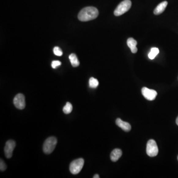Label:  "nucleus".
<instances>
[{"label": "nucleus", "mask_w": 178, "mask_h": 178, "mask_svg": "<svg viewBox=\"0 0 178 178\" xmlns=\"http://www.w3.org/2000/svg\"></svg>", "instance_id": "nucleus-22"}, {"label": "nucleus", "mask_w": 178, "mask_h": 178, "mask_svg": "<svg viewBox=\"0 0 178 178\" xmlns=\"http://www.w3.org/2000/svg\"><path fill=\"white\" fill-rule=\"evenodd\" d=\"M89 87L90 88L95 89L98 87V80H97L96 78L94 77H91L90 79H89Z\"/></svg>", "instance_id": "nucleus-15"}, {"label": "nucleus", "mask_w": 178, "mask_h": 178, "mask_svg": "<svg viewBox=\"0 0 178 178\" xmlns=\"http://www.w3.org/2000/svg\"><path fill=\"white\" fill-rule=\"evenodd\" d=\"M142 93L145 98L148 101H154L158 95V93L156 91L146 87L142 88Z\"/></svg>", "instance_id": "nucleus-7"}, {"label": "nucleus", "mask_w": 178, "mask_h": 178, "mask_svg": "<svg viewBox=\"0 0 178 178\" xmlns=\"http://www.w3.org/2000/svg\"><path fill=\"white\" fill-rule=\"evenodd\" d=\"M84 164V160L83 158H78L73 160L70 164V171L72 174H77L81 171Z\"/></svg>", "instance_id": "nucleus-4"}, {"label": "nucleus", "mask_w": 178, "mask_h": 178, "mask_svg": "<svg viewBox=\"0 0 178 178\" xmlns=\"http://www.w3.org/2000/svg\"><path fill=\"white\" fill-rule=\"evenodd\" d=\"M159 53V50L157 48H152L151 49L150 52L148 54V57L150 59H154L155 58L158 54Z\"/></svg>", "instance_id": "nucleus-14"}, {"label": "nucleus", "mask_w": 178, "mask_h": 178, "mask_svg": "<svg viewBox=\"0 0 178 178\" xmlns=\"http://www.w3.org/2000/svg\"><path fill=\"white\" fill-rule=\"evenodd\" d=\"M61 62L59 61H54L52 62V67L53 69H56L57 67L60 66Z\"/></svg>", "instance_id": "nucleus-18"}, {"label": "nucleus", "mask_w": 178, "mask_h": 178, "mask_svg": "<svg viewBox=\"0 0 178 178\" xmlns=\"http://www.w3.org/2000/svg\"><path fill=\"white\" fill-rule=\"evenodd\" d=\"M73 109V106L71 103L69 102H67L65 106L63 107V111L65 114H68L72 112Z\"/></svg>", "instance_id": "nucleus-16"}, {"label": "nucleus", "mask_w": 178, "mask_h": 178, "mask_svg": "<svg viewBox=\"0 0 178 178\" xmlns=\"http://www.w3.org/2000/svg\"><path fill=\"white\" fill-rule=\"evenodd\" d=\"M132 3L130 0H124L119 4L114 12V14L117 17L121 16L130 9Z\"/></svg>", "instance_id": "nucleus-2"}, {"label": "nucleus", "mask_w": 178, "mask_h": 178, "mask_svg": "<svg viewBox=\"0 0 178 178\" xmlns=\"http://www.w3.org/2000/svg\"><path fill=\"white\" fill-rule=\"evenodd\" d=\"M146 154L150 157H154L158 155V148L156 142L154 139H150L146 145Z\"/></svg>", "instance_id": "nucleus-5"}, {"label": "nucleus", "mask_w": 178, "mask_h": 178, "mask_svg": "<svg viewBox=\"0 0 178 178\" xmlns=\"http://www.w3.org/2000/svg\"><path fill=\"white\" fill-rule=\"evenodd\" d=\"M176 123L177 125L178 126V116L177 117V119H176Z\"/></svg>", "instance_id": "nucleus-21"}, {"label": "nucleus", "mask_w": 178, "mask_h": 178, "mask_svg": "<svg viewBox=\"0 0 178 178\" xmlns=\"http://www.w3.org/2000/svg\"><path fill=\"white\" fill-rule=\"evenodd\" d=\"M122 154V150L119 148H115L112 150L110 154V159L113 162H116L119 159L121 158Z\"/></svg>", "instance_id": "nucleus-10"}, {"label": "nucleus", "mask_w": 178, "mask_h": 178, "mask_svg": "<svg viewBox=\"0 0 178 178\" xmlns=\"http://www.w3.org/2000/svg\"><path fill=\"white\" fill-rule=\"evenodd\" d=\"M57 139L54 137H49L46 140L43 145V151L46 154H50L54 150L57 146Z\"/></svg>", "instance_id": "nucleus-3"}, {"label": "nucleus", "mask_w": 178, "mask_h": 178, "mask_svg": "<svg viewBox=\"0 0 178 178\" xmlns=\"http://www.w3.org/2000/svg\"><path fill=\"white\" fill-rule=\"evenodd\" d=\"M69 59L70 62H71L72 66L74 67H78L80 65V62L78 59L77 57L76 56L75 54H71L69 56Z\"/></svg>", "instance_id": "nucleus-13"}, {"label": "nucleus", "mask_w": 178, "mask_h": 178, "mask_svg": "<svg viewBox=\"0 0 178 178\" xmlns=\"http://www.w3.org/2000/svg\"><path fill=\"white\" fill-rule=\"evenodd\" d=\"M93 178H99V176L98 174H96V175H95L94 176H93Z\"/></svg>", "instance_id": "nucleus-20"}, {"label": "nucleus", "mask_w": 178, "mask_h": 178, "mask_svg": "<svg viewBox=\"0 0 178 178\" xmlns=\"http://www.w3.org/2000/svg\"><path fill=\"white\" fill-rule=\"evenodd\" d=\"M167 5H168V2L167 1L163 2L159 4L154 10V14L155 15H159L162 13L165 10Z\"/></svg>", "instance_id": "nucleus-12"}, {"label": "nucleus", "mask_w": 178, "mask_h": 178, "mask_svg": "<svg viewBox=\"0 0 178 178\" xmlns=\"http://www.w3.org/2000/svg\"><path fill=\"white\" fill-rule=\"evenodd\" d=\"M98 16V11L97 8L94 7L84 8L79 12L78 18L81 21H88L95 20Z\"/></svg>", "instance_id": "nucleus-1"}, {"label": "nucleus", "mask_w": 178, "mask_h": 178, "mask_svg": "<svg viewBox=\"0 0 178 178\" xmlns=\"http://www.w3.org/2000/svg\"><path fill=\"white\" fill-rule=\"evenodd\" d=\"M7 169V165L3 160L1 159L0 161V170L1 171H4Z\"/></svg>", "instance_id": "nucleus-19"}, {"label": "nucleus", "mask_w": 178, "mask_h": 178, "mask_svg": "<svg viewBox=\"0 0 178 178\" xmlns=\"http://www.w3.org/2000/svg\"><path fill=\"white\" fill-rule=\"evenodd\" d=\"M53 51H54V54H55L56 56H58V57H61V56H62V54H63L62 50L61 49V48H59L58 46H55V47L54 48Z\"/></svg>", "instance_id": "nucleus-17"}, {"label": "nucleus", "mask_w": 178, "mask_h": 178, "mask_svg": "<svg viewBox=\"0 0 178 178\" xmlns=\"http://www.w3.org/2000/svg\"><path fill=\"white\" fill-rule=\"evenodd\" d=\"M13 104L19 109H23L25 107V97L22 94H18L13 99Z\"/></svg>", "instance_id": "nucleus-8"}, {"label": "nucleus", "mask_w": 178, "mask_h": 178, "mask_svg": "<svg viewBox=\"0 0 178 178\" xmlns=\"http://www.w3.org/2000/svg\"><path fill=\"white\" fill-rule=\"evenodd\" d=\"M116 124L118 126L121 128L125 132H129L131 130L130 124H129V123L123 121L120 118H117L116 119Z\"/></svg>", "instance_id": "nucleus-9"}, {"label": "nucleus", "mask_w": 178, "mask_h": 178, "mask_svg": "<svg viewBox=\"0 0 178 178\" xmlns=\"http://www.w3.org/2000/svg\"><path fill=\"white\" fill-rule=\"evenodd\" d=\"M16 145V142L13 140H9L6 142L4 148V151L6 157L7 158H12Z\"/></svg>", "instance_id": "nucleus-6"}, {"label": "nucleus", "mask_w": 178, "mask_h": 178, "mask_svg": "<svg viewBox=\"0 0 178 178\" xmlns=\"http://www.w3.org/2000/svg\"><path fill=\"white\" fill-rule=\"evenodd\" d=\"M127 45L129 46L133 54H135L138 51V49L137 48V42L133 39V38H129L127 41Z\"/></svg>", "instance_id": "nucleus-11"}]
</instances>
